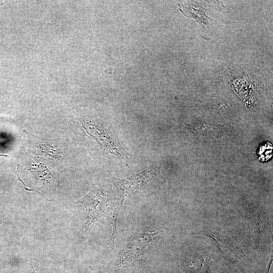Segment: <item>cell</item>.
Here are the masks:
<instances>
[{
  "label": "cell",
  "mask_w": 273,
  "mask_h": 273,
  "mask_svg": "<svg viewBox=\"0 0 273 273\" xmlns=\"http://www.w3.org/2000/svg\"><path fill=\"white\" fill-rule=\"evenodd\" d=\"M16 174L25 190L36 192L46 200L53 201L59 180L46 166L34 163L26 167L19 163Z\"/></svg>",
  "instance_id": "6da1fadb"
},
{
  "label": "cell",
  "mask_w": 273,
  "mask_h": 273,
  "mask_svg": "<svg viewBox=\"0 0 273 273\" xmlns=\"http://www.w3.org/2000/svg\"><path fill=\"white\" fill-rule=\"evenodd\" d=\"M75 204H82L86 211V220L82 229V234L89 231L95 222L109 212V203L107 195L100 187L93 185L89 193L77 200Z\"/></svg>",
  "instance_id": "7a4b0ae2"
},
{
  "label": "cell",
  "mask_w": 273,
  "mask_h": 273,
  "mask_svg": "<svg viewBox=\"0 0 273 273\" xmlns=\"http://www.w3.org/2000/svg\"><path fill=\"white\" fill-rule=\"evenodd\" d=\"M150 170H146L139 174L124 179H116L114 182L118 190L117 206L113 212L112 222L116 223L123 202L127 195L145 184L150 179Z\"/></svg>",
  "instance_id": "3957f363"
},
{
  "label": "cell",
  "mask_w": 273,
  "mask_h": 273,
  "mask_svg": "<svg viewBox=\"0 0 273 273\" xmlns=\"http://www.w3.org/2000/svg\"><path fill=\"white\" fill-rule=\"evenodd\" d=\"M84 133L93 139L97 144L108 152L121 157L122 154L105 129L97 124L88 121H81Z\"/></svg>",
  "instance_id": "277c9868"
},
{
  "label": "cell",
  "mask_w": 273,
  "mask_h": 273,
  "mask_svg": "<svg viewBox=\"0 0 273 273\" xmlns=\"http://www.w3.org/2000/svg\"><path fill=\"white\" fill-rule=\"evenodd\" d=\"M30 135L31 139L34 140V145L39 154L53 159H59L61 157L62 150L54 142L31 134Z\"/></svg>",
  "instance_id": "5b68a950"
},
{
  "label": "cell",
  "mask_w": 273,
  "mask_h": 273,
  "mask_svg": "<svg viewBox=\"0 0 273 273\" xmlns=\"http://www.w3.org/2000/svg\"><path fill=\"white\" fill-rule=\"evenodd\" d=\"M207 229L208 230L206 233L210 234V236H211L215 239V240H217L219 242V243L221 244L222 247L223 248H225L226 251L230 252L233 254H242L243 253L242 251V249L237 243V242L233 241L229 238L223 237V236H220L218 234H213V232H211L209 229Z\"/></svg>",
  "instance_id": "8992f818"
}]
</instances>
